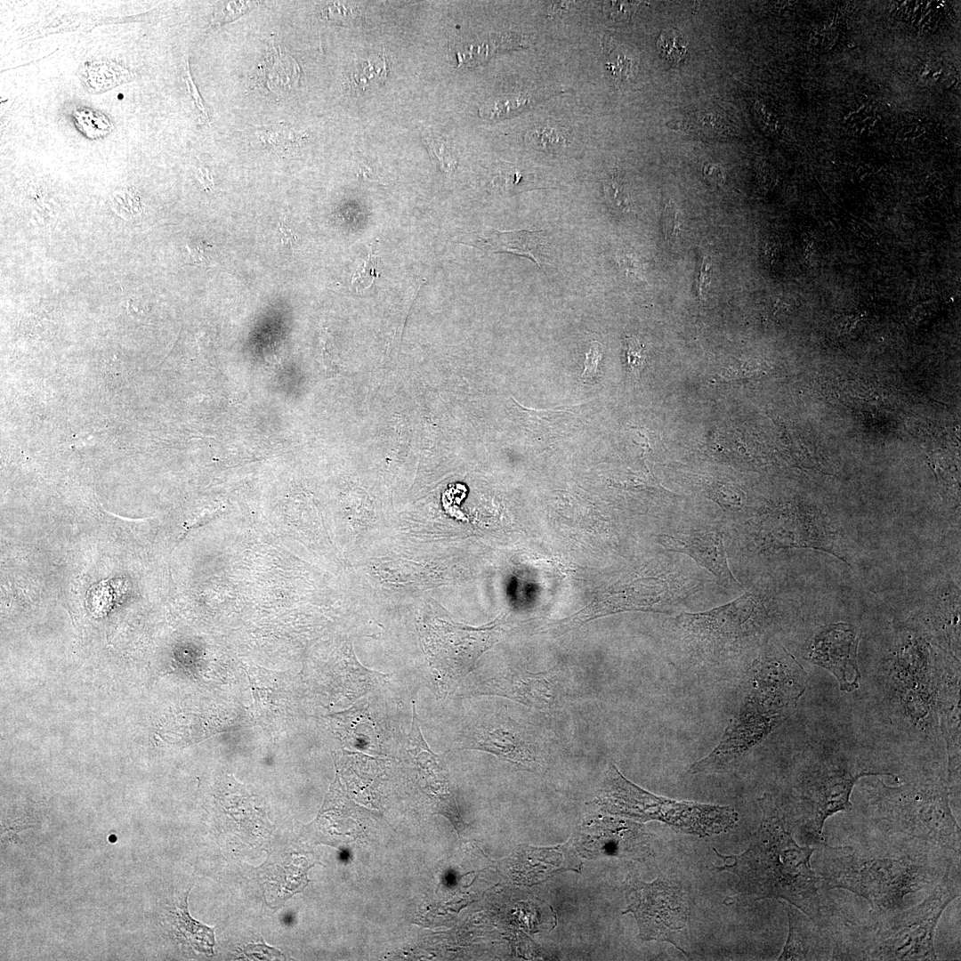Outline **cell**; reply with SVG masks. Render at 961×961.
Instances as JSON below:
<instances>
[{"label":"cell","mask_w":961,"mask_h":961,"mask_svg":"<svg viewBox=\"0 0 961 961\" xmlns=\"http://www.w3.org/2000/svg\"><path fill=\"white\" fill-rule=\"evenodd\" d=\"M840 846L819 844L814 869L827 889L840 888L864 898L873 913L905 909L907 899L931 891L960 856L933 844L879 831Z\"/></svg>","instance_id":"1"},{"label":"cell","mask_w":961,"mask_h":961,"mask_svg":"<svg viewBox=\"0 0 961 961\" xmlns=\"http://www.w3.org/2000/svg\"><path fill=\"white\" fill-rule=\"evenodd\" d=\"M714 850L723 860L714 868L739 877L733 902L748 905L763 899H782L818 925H829L837 918L833 900L811 864L816 847L798 845L775 810L767 812L741 854L723 855Z\"/></svg>","instance_id":"2"},{"label":"cell","mask_w":961,"mask_h":961,"mask_svg":"<svg viewBox=\"0 0 961 961\" xmlns=\"http://www.w3.org/2000/svg\"><path fill=\"white\" fill-rule=\"evenodd\" d=\"M959 895L960 867H956L915 906L873 913L867 925L853 923L858 960H936V926L946 907Z\"/></svg>","instance_id":"3"},{"label":"cell","mask_w":961,"mask_h":961,"mask_svg":"<svg viewBox=\"0 0 961 961\" xmlns=\"http://www.w3.org/2000/svg\"><path fill=\"white\" fill-rule=\"evenodd\" d=\"M949 794L947 783L940 779L883 787L865 813L879 831L919 839L960 856V828Z\"/></svg>","instance_id":"4"},{"label":"cell","mask_w":961,"mask_h":961,"mask_svg":"<svg viewBox=\"0 0 961 961\" xmlns=\"http://www.w3.org/2000/svg\"><path fill=\"white\" fill-rule=\"evenodd\" d=\"M598 804L608 812L640 821L658 820L700 837L725 832L738 821L728 806L679 802L655 795L626 779L614 766L608 770Z\"/></svg>","instance_id":"5"},{"label":"cell","mask_w":961,"mask_h":961,"mask_svg":"<svg viewBox=\"0 0 961 961\" xmlns=\"http://www.w3.org/2000/svg\"><path fill=\"white\" fill-rule=\"evenodd\" d=\"M767 619L762 600L753 594H745L709 611L679 615L671 620V628L693 657L714 661L759 634L767 625Z\"/></svg>","instance_id":"6"},{"label":"cell","mask_w":961,"mask_h":961,"mask_svg":"<svg viewBox=\"0 0 961 961\" xmlns=\"http://www.w3.org/2000/svg\"><path fill=\"white\" fill-rule=\"evenodd\" d=\"M751 526L761 551L813 549L848 563L836 522L816 506L793 502L773 505L760 513Z\"/></svg>","instance_id":"7"},{"label":"cell","mask_w":961,"mask_h":961,"mask_svg":"<svg viewBox=\"0 0 961 961\" xmlns=\"http://www.w3.org/2000/svg\"><path fill=\"white\" fill-rule=\"evenodd\" d=\"M884 774L852 767L844 761L824 762L815 767L804 782L802 795L801 824L813 844L824 843L827 819L852 807V790L863 776Z\"/></svg>","instance_id":"8"},{"label":"cell","mask_w":961,"mask_h":961,"mask_svg":"<svg viewBox=\"0 0 961 961\" xmlns=\"http://www.w3.org/2000/svg\"><path fill=\"white\" fill-rule=\"evenodd\" d=\"M626 898L628 905L623 913L634 914L642 941H668L680 949L674 935L685 927L689 909L679 884L661 879L648 884L637 881Z\"/></svg>","instance_id":"9"},{"label":"cell","mask_w":961,"mask_h":961,"mask_svg":"<svg viewBox=\"0 0 961 961\" xmlns=\"http://www.w3.org/2000/svg\"><path fill=\"white\" fill-rule=\"evenodd\" d=\"M806 678L803 667L784 648L769 649L753 663L743 698L785 715L804 693Z\"/></svg>","instance_id":"10"},{"label":"cell","mask_w":961,"mask_h":961,"mask_svg":"<svg viewBox=\"0 0 961 961\" xmlns=\"http://www.w3.org/2000/svg\"><path fill=\"white\" fill-rule=\"evenodd\" d=\"M786 715L768 711L744 699L730 721L719 744L704 758L690 765L689 772H721L779 726Z\"/></svg>","instance_id":"11"},{"label":"cell","mask_w":961,"mask_h":961,"mask_svg":"<svg viewBox=\"0 0 961 961\" xmlns=\"http://www.w3.org/2000/svg\"><path fill=\"white\" fill-rule=\"evenodd\" d=\"M859 637L858 628L851 624L839 622L821 626L806 641L804 658L829 671L841 690L852 692L858 689L860 679Z\"/></svg>","instance_id":"12"},{"label":"cell","mask_w":961,"mask_h":961,"mask_svg":"<svg viewBox=\"0 0 961 961\" xmlns=\"http://www.w3.org/2000/svg\"><path fill=\"white\" fill-rule=\"evenodd\" d=\"M788 936L779 960H846L844 921L821 925L790 903Z\"/></svg>","instance_id":"13"},{"label":"cell","mask_w":961,"mask_h":961,"mask_svg":"<svg viewBox=\"0 0 961 961\" xmlns=\"http://www.w3.org/2000/svg\"><path fill=\"white\" fill-rule=\"evenodd\" d=\"M659 543L669 551L681 553L692 558L699 565L707 569L726 589L742 588L729 568L722 530L718 529L681 530L662 535Z\"/></svg>","instance_id":"14"},{"label":"cell","mask_w":961,"mask_h":961,"mask_svg":"<svg viewBox=\"0 0 961 961\" xmlns=\"http://www.w3.org/2000/svg\"><path fill=\"white\" fill-rule=\"evenodd\" d=\"M668 585L658 578L635 580L618 593H610L577 615L569 618V626H577L589 619L612 613L630 610L661 611L667 599Z\"/></svg>","instance_id":"15"},{"label":"cell","mask_w":961,"mask_h":961,"mask_svg":"<svg viewBox=\"0 0 961 961\" xmlns=\"http://www.w3.org/2000/svg\"><path fill=\"white\" fill-rule=\"evenodd\" d=\"M555 671L530 673L511 669L488 681L490 693L509 698L538 711L548 712L558 703Z\"/></svg>","instance_id":"16"},{"label":"cell","mask_w":961,"mask_h":961,"mask_svg":"<svg viewBox=\"0 0 961 961\" xmlns=\"http://www.w3.org/2000/svg\"><path fill=\"white\" fill-rule=\"evenodd\" d=\"M472 744L475 748L493 753L527 770L534 771L539 765L534 743L529 740L511 720L480 728L473 736Z\"/></svg>","instance_id":"17"},{"label":"cell","mask_w":961,"mask_h":961,"mask_svg":"<svg viewBox=\"0 0 961 961\" xmlns=\"http://www.w3.org/2000/svg\"><path fill=\"white\" fill-rule=\"evenodd\" d=\"M546 239L545 233L541 230L498 231L491 230L486 236L473 240L474 245L479 248L528 257L542 269Z\"/></svg>","instance_id":"18"},{"label":"cell","mask_w":961,"mask_h":961,"mask_svg":"<svg viewBox=\"0 0 961 961\" xmlns=\"http://www.w3.org/2000/svg\"><path fill=\"white\" fill-rule=\"evenodd\" d=\"M262 80L268 89L277 94L290 92L298 83L300 70L298 64L289 55L278 51L274 46L260 69Z\"/></svg>","instance_id":"19"},{"label":"cell","mask_w":961,"mask_h":961,"mask_svg":"<svg viewBox=\"0 0 961 961\" xmlns=\"http://www.w3.org/2000/svg\"><path fill=\"white\" fill-rule=\"evenodd\" d=\"M133 73L117 63L106 61L86 62L80 78L87 92L100 93L133 79Z\"/></svg>","instance_id":"20"},{"label":"cell","mask_w":961,"mask_h":961,"mask_svg":"<svg viewBox=\"0 0 961 961\" xmlns=\"http://www.w3.org/2000/svg\"><path fill=\"white\" fill-rule=\"evenodd\" d=\"M188 891L181 903L171 912L174 927L196 950L213 955L214 928L194 920L188 912Z\"/></svg>","instance_id":"21"},{"label":"cell","mask_w":961,"mask_h":961,"mask_svg":"<svg viewBox=\"0 0 961 961\" xmlns=\"http://www.w3.org/2000/svg\"><path fill=\"white\" fill-rule=\"evenodd\" d=\"M698 482L707 497L719 505L723 512H742L747 505V495L736 484L708 475H699Z\"/></svg>","instance_id":"22"},{"label":"cell","mask_w":961,"mask_h":961,"mask_svg":"<svg viewBox=\"0 0 961 961\" xmlns=\"http://www.w3.org/2000/svg\"><path fill=\"white\" fill-rule=\"evenodd\" d=\"M386 75V62L384 58L364 60L359 66L351 73V82L355 87L361 90L367 89L372 83L376 84L384 79Z\"/></svg>","instance_id":"23"},{"label":"cell","mask_w":961,"mask_h":961,"mask_svg":"<svg viewBox=\"0 0 961 961\" xmlns=\"http://www.w3.org/2000/svg\"><path fill=\"white\" fill-rule=\"evenodd\" d=\"M111 208L124 219H130L141 212V204L138 194L131 189H123L113 193Z\"/></svg>","instance_id":"24"},{"label":"cell","mask_w":961,"mask_h":961,"mask_svg":"<svg viewBox=\"0 0 961 961\" xmlns=\"http://www.w3.org/2000/svg\"><path fill=\"white\" fill-rule=\"evenodd\" d=\"M657 45L663 59L672 63H678L686 53L685 40L672 30L663 31Z\"/></svg>","instance_id":"25"},{"label":"cell","mask_w":961,"mask_h":961,"mask_svg":"<svg viewBox=\"0 0 961 961\" xmlns=\"http://www.w3.org/2000/svg\"><path fill=\"white\" fill-rule=\"evenodd\" d=\"M682 228V214L675 204L670 200L663 214V231L667 243L674 246L678 244Z\"/></svg>","instance_id":"26"},{"label":"cell","mask_w":961,"mask_h":961,"mask_svg":"<svg viewBox=\"0 0 961 961\" xmlns=\"http://www.w3.org/2000/svg\"><path fill=\"white\" fill-rule=\"evenodd\" d=\"M378 255L376 246H371V252L368 254L367 260L363 263L362 267L359 269L352 279V286L356 291H365L367 289L376 278L378 276L377 272Z\"/></svg>","instance_id":"27"},{"label":"cell","mask_w":961,"mask_h":961,"mask_svg":"<svg viewBox=\"0 0 961 961\" xmlns=\"http://www.w3.org/2000/svg\"><path fill=\"white\" fill-rule=\"evenodd\" d=\"M626 343L627 369L633 376H638L645 365L643 345L635 338H627Z\"/></svg>","instance_id":"28"},{"label":"cell","mask_w":961,"mask_h":961,"mask_svg":"<svg viewBox=\"0 0 961 961\" xmlns=\"http://www.w3.org/2000/svg\"><path fill=\"white\" fill-rule=\"evenodd\" d=\"M604 193L607 201L614 209L624 213L631 211L628 196L615 178H611L604 183Z\"/></svg>","instance_id":"29"},{"label":"cell","mask_w":961,"mask_h":961,"mask_svg":"<svg viewBox=\"0 0 961 961\" xmlns=\"http://www.w3.org/2000/svg\"><path fill=\"white\" fill-rule=\"evenodd\" d=\"M254 4L255 3L246 1L222 3L214 18L212 24L214 26H220L224 22L230 21L250 10L254 6Z\"/></svg>","instance_id":"30"},{"label":"cell","mask_w":961,"mask_h":961,"mask_svg":"<svg viewBox=\"0 0 961 961\" xmlns=\"http://www.w3.org/2000/svg\"><path fill=\"white\" fill-rule=\"evenodd\" d=\"M528 140H529L536 146H539L540 149H548L555 147V145H561L565 142V137L559 133L556 129L550 127H543L531 131L528 133Z\"/></svg>","instance_id":"31"},{"label":"cell","mask_w":961,"mask_h":961,"mask_svg":"<svg viewBox=\"0 0 961 961\" xmlns=\"http://www.w3.org/2000/svg\"><path fill=\"white\" fill-rule=\"evenodd\" d=\"M601 359V344L597 342H593L590 345L589 351L585 354L584 371L581 375L583 380L591 381L596 376Z\"/></svg>","instance_id":"32"},{"label":"cell","mask_w":961,"mask_h":961,"mask_svg":"<svg viewBox=\"0 0 961 961\" xmlns=\"http://www.w3.org/2000/svg\"><path fill=\"white\" fill-rule=\"evenodd\" d=\"M635 2L611 1L604 3V11L613 19L625 20L629 18L635 11Z\"/></svg>","instance_id":"33"},{"label":"cell","mask_w":961,"mask_h":961,"mask_svg":"<svg viewBox=\"0 0 961 961\" xmlns=\"http://www.w3.org/2000/svg\"><path fill=\"white\" fill-rule=\"evenodd\" d=\"M429 148L433 157L440 163V166L444 171H450L455 166V161L447 153V149L440 141H432L429 142Z\"/></svg>","instance_id":"34"},{"label":"cell","mask_w":961,"mask_h":961,"mask_svg":"<svg viewBox=\"0 0 961 961\" xmlns=\"http://www.w3.org/2000/svg\"><path fill=\"white\" fill-rule=\"evenodd\" d=\"M188 68H189L188 62L186 61V64H185V67H184V77H185L186 84L188 85V89L190 91V95H191L197 108L201 112L204 118L206 120H208L209 117H208L207 110H206V109L205 107V104H204V102H203V101H202V99H201V97H200V95H199V93H198V92L192 79H191L190 73V70H189Z\"/></svg>","instance_id":"35"},{"label":"cell","mask_w":961,"mask_h":961,"mask_svg":"<svg viewBox=\"0 0 961 961\" xmlns=\"http://www.w3.org/2000/svg\"><path fill=\"white\" fill-rule=\"evenodd\" d=\"M188 250L196 262H207V249L209 246L203 241H195L187 246Z\"/></svg>","instance_id":"36"},{"label":"cell","mask_w":961,"mask_h":961,"mask_svg":"<svg viewBox=\"0 0 961 961\" xmlns=\"http://www.w3.org/2000/svg\"><path fill=\"white\" fill-rule=\"evenodd\" d=\"M279 231L282 246L292 247L293 245L296 243V235L294 234L291 230L286 226L284 222H280L279 223Z\"/></svg>","instance_id":"37"},{"label":"cell","mask_w":961,"mask_h":961,"mask_svg":"<svg viewBox=\"0 0 961 961\" xmlns=\"http://www.w3.org/2000/svg\"><path fill=\"white\" fill-rule=\"evenodd\" d=\"M705 177L715 184L723 183V175L720 166L715 165L707 166L704 170Z\"/></svg>","instance_id":"38"},{"label":"cell","mask_w":961,"mask_h":961,"mask_svg":"<svg viewBox=\"0 0 961 961\" xmlns=\"http://www.w3.org/2000/svg\"><path fill=\"white\" fill-rule=\"evenodd\" d=\"M523 175L517 172H508L500 175L499 183L505 187H513L522 181Z\"/></svg>","instance_id":"39"},{"label":"cell","mask_w":961,"mask_h":961,"mask_svg":"<svg viewBox=\"0 0 961 961\" xmlns=\"http://www.w3.org/2000/svg\"><path fill=\"white\" fill-rule=\"evenodd\" d=\"M198 179L203 183V185L205 186V188L206 190H212L213 189L214 182H213L212 177L209 175L208 170L202 169V168L199 169V171H198Z\"/></svg>","instance_id":"40"}]
</instances>
